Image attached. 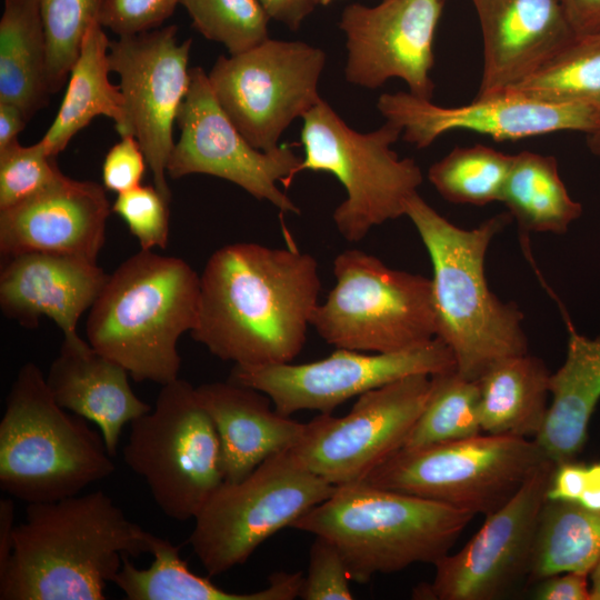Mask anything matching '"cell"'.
<instances>
[{"instance_id": "43", "label": "cell", "mask_w": 600, "mask_h": 600, "mask_svg": "<svg viewBox=\"0 0 600 600\" xmlns=\"http://www.w3.org/2000/svg\"><path fill=\"white\" fill-rule=\"evenodd\" d=\"M577 36L600 31V0H560Z\"/></svg>"}, {"instance_id": "27", "label": "cell", "mask_w": 600, "mask_h": 600, "mask_svg": "<svg viewBox=\"0 0 600 600\" xmlns=\"http://www.w3.org/2000/svg\"><path fill=\"white\" fill-rule=\"evenodd\" d=\"M551 373L529 353L494 362L477 381L483 433L536 438L548 413Z\"/></svg>"}, {"instance_id": "36", "label": "cell", "mask_w": 600, "mask_h": 600, "mask_svg": "<svg viewBox=\"0 0 600 600\" xmlns=\"http://www.w3.org/2000/svg\"><path fill=\"white\" fill-rule=\"evenodd\" d=\"M193 27L222 43L229 54L244 52L269 39V16L260 0H180Z\"/></svg>"}, {"instance_id": "48", "label": "cell", "mask_w": 600, "mask_h": 600, "mask_svg": "<svg viewBox=\"0 0 600 600\" xmlns=\"http://www.w3.org/2000/svg\"><path fill=\"white\" fill-rule=\"evenodd\" d=\"M590 574V600H600V558L589 572Z\"/></svg>"}, {"instance_id": "42", "label": "cell", "mask_w": 600, "mask_h": 600, "mask_svg": "<svg viewBox=\"0 0 600 600\" xmlns=\"http://www.w3.org/2000/svg\"><path fill=\"white\" fill-rule=\"evenodd\" d=\"M588 574L563 572L539 581L534 591L538 600H590Z\"/></svg>"}, {"instance_id": "22", "label": "cell", "mask_w": 600, "mask_h": 600, "mask_svg": "<svg viewBox=\"0 0 600 600\" xmlns=\"http://www.w3.org/2000/svg\"><path fill=\"white\" fill-rule=\"evenodd\" d=\"M7 259L0 274L3 314L27 328L47 317L66 340L79 338L78 321L92 307L109 274L97 261L66 254L24 252Z\"/></svg>"}, {"instance_id": "34", "label": "cell", "mask_w": 600, "mask_h": 600, "mask_svg": "<svg viewBox=\"0 0 600 600\" xmlns=\"http://www.w3.org/2000/svg\"><path fill=\"white\" fill-rule=\"evenodd\" d=\"M512 160L483 144L456 147L429 168L428 179L451 203L484 206L501 200Z\"/></svg>"}, {"instance_id": "31", "label": "cell", "mask_w": 600, "mask_h": 600, "mask_svg": "<svg viewBox=\"0 0 600 600\" xmlns=\"http://www.w3.org/2000/svg\"><path fill=\"white\" fill-rule=\"evenodd\" d=\"M600 558V511L546 500L537 529L528 583L563 572L589 574Z\"/></svg>"}, {"instance_id": "29", "label": "cell", "mask_w": 600, "mask_h": 600, "mask_svg": "<svg viewBox=\"0 0 600 600\" xmlns=\"http://www.w3.org/2000/svg\"><path fill=\"white\" fill-rule=\"evenodd\" d=\"M48 51L39 0H4L0 20V102L27 120L47 103Z\"/></svg>"}, {"instance_id": "14", "label": "cell", "mask_w": 600, "mask_h": 600, "mask_svg": "<svg viewBox=\"0 0 600 600\" xmlns=\"http://www.w3.org/2000/svg\"><path fill=\"white\" fill-rule=\"evenodd\" d=\"M457 369L439 339L387 353L337 348L329 357L294 364L237 366L230 381L267 394L273 408L290 417L302 410L331 413L347 400L412 374L433 376Z\"/></svg>"}, {"instance_id": "30", "label": "cell", "mask_w": 600, "mask_h": 600, "mask_svg": "<svg viewBox=\"0 0 600 600\" xmlns=\"http://www.w3.org/2000/svg\"><path fill=\"white\" fill-rule=\"evenodd\" d=\"M500 202L523 232L561 234L582 213L566 189L557 159L531 151L513 154Z\"/></svg>"}, {"instance_id": "35", "label": "cell", "mask_w": 600, "mask_h": 600, "mask_svg": "<svg viewBox=\"0 0 600 600\" xmlns=\"http://www.w3.org/2000/svg\"><path fill=\"white\" fill-rule=\"evenodd\" d=\"M48 51L50 94L69 78L89 28L99 22L104 0H39Z\"/></svg>"}, {"instance_id": "32", "label": "cell", "mask_w": 600, "mask_h": 600, "mask_svg": "<svg viewBox=\"0 0 600 600\" xmlns=\"http://www.w3.org/2000/svg\"><path fill=\"white\" fill-rule=\"evenodd\" d=\"M503 92L600 112V31L577 36L538 71Z\"/></svg>"}, {"instance_id": "6", "label": "cell", "mask_w": 600, "mask_h": 600, "mask_svg": "<svg viewBox=\"0 0 600 600\" xmlns=\"http://www.w3.org/2000/svg\"><path fill=\"white\" fill-rule=\"evenodd\" d=\"M111 457L100 431L60 407L41 369L24 363L0 421L1 490L27 503L77 496L114 472Z\"/></svg>"}, {"instance_id": "4", "label": "cell", "mask_w": 600, "mask_h": 600, "mask_svg": "<svg viewBox=\"0 0 600 600\" xmlns=\"http://www.w3.org/2000/svg\"><path fill=\"white\" fill-rule=\"evenodd\" d=\"M200 276L182 259L140 250L109 276L90 308L87 338L138 382L178 379L177 344L197 321Z\"/></svg>"}, {"instance_id": "37", "label": "cell", "mask_w": 600, "mask_h": 600, "mask_svg": "<svg viewBox=\"0 0 600 600\" xmlns=\"http://www.w3.org/2000/svg\"><path fill=\"white\" fill-rule=\"evenodd\" d=\"M62 176L40 140L27 147L14 141L0 150V210L43 191Z\"/></svg>"}, {"instance_id": "3", "label": "cell", "mask_w": 600, "mask_h": 600, "mask_svg": "<svg viewBox=\"0 0 600 600\" xmlns=\"http://www.w3.org/2000/svg\"><path fill=\"white\" fill-rule=\"evenodd\" d=\"M404 216L429 253L436 338L452 352L458 373L478 380L498 360L528 353L522 312L490 290L484 273L490 242L509 223L510 213L464 229L416 193L407 201Z\"/></svg>"}, {"instance_id": "26", "label": "cell", "mask_w": 600, "mask_h": 600, "mask_svg": "<svg viewBox=\"0 0 600 600\" xmlns=\"http://www.w3.org/2000/svg\"><path fill=\"white\" fill-rule=\"evenodd\" d=\"M148 568H137L129 557L114 583L129 600H293L299 597L302 572H276L269 584L253 592H230L209 578L193 573L168 539L152 534Z\"/></svg>"}, {"instance_id": "5", "label": "cell", "mask_w": 600, "mask_h": 600, "mask_svg": "<svg viewBox=\"0 0 600 600\" xmlns=\"http://www.w3.org/2000/svg\"><path fill=\"white\" fill-rule=\"evenodd\" d=\"M476 514L446 503L368 484L338 486L292 528L331 541L350 579L368 582L450 552Z\"/></svg>"}, {"instance_id": "40", "label": "cell", "mask_w": 600, "mask_h": 600, "mask_svg": "<svg viewBox=\"0 0 600 600\" xmlns=\"http://www.w3.org/2000/svg\"><path fill=\"white\" fill-rule=\"evenodd\" d=\"M180 0H104L99 23L112 32L132 36L157 29Z\"/></svg>"}, {"instance_id": "46", "label": "cell", "mask_w": 600, "mask_h": 600, "mask_svg": "<svg viewBox=\"0 0 600 600\" xmlns=\"http://www.w3.org/2000/svg\"><path fill=\"white\" fill-rule=\"evenodd\" d=\"M23 111L16 104L0 102V150L18 140L27 122Z\"/></svg>"}, {"instance_id": "25", "label": "cell", "mask_w": 600, "mask_h": 600, "mask_svg": "<svg viewBox=\"0 0 600 600\" xmlns=\"http://www.w3.org/2000/svg\"><path fill=\"white\" fill-rule=\"evenodd\" d=\"M567 330V356L550 377L551 403L544 424L534 438L556 464L574 460L588 436L591 416L600 400V336L580 334L562 310Z\"/></svg>"}, {"instance_id": "8", "label": "cell", "mask_w": 600, "mask_h": 600, "mask_svg": "<svg viewBox=\"0 0 600 600\" xmlns=\"http://www.w3.org/2000/svg\"><path fill=\"white\" fill-rule=\"evenodd\" d=\"M336 284L319 303L311 327L327 343L387 353L436 338L431 279L392 269L358 249L333 260Z\"/></svg>"}, {"instance_id": "45", "label": "cell", "mask_w": 600, "mask_h": 600, "mask_svg": "<svg viewBox=\"0 0 600 600\" xmlns=\"http://www.w3.org/2000/svg\"><path fill=\"white\" fill-rule=\"evenodd\" d=\"M14 503L9 498L0 500V572L7 567L13 550Z\"/></svg>"}, {"instance_id": "17", "label": "cell", "mask_w": 600, "mask_h": 600, "mask_svg": "<svg viewBox=\"0 0 600 600\" xmlns=\"http://www.w3.org/2000/svg\"><path fill=\"white\" fill-rule=\"evenodd\" d=\"M171 24L110 41V70L119 76L127 128L140 143L153 186L169 201L167 167L174 147L173 126L190 86L192 40L178 42ZM123 136V137H124Z\"/></svg>"}, {"instance_id": "28", "label": "cell", "mask_w": 600, "mask_h": 600, "mask_svg": "<svg viewBox=\"0 0 600 600\" xmlns=\"http://www.w3.org/2000/svg\"><path fill=\"white\" fill-rule=\"evenodd\" d=\"M109 46L103 27L93 23L84 39L68 81V88L52 124L41 138L51 157H57L93 118L112 119L120 137L126 134L124 100L119 86L109 80Z\"/></svg>"}, {"instance_id": "39", "label": "cell", "mask_w": 600, "mask_h": 600, "mask_svg": "<svg viewBox=\"0 0 600 600\" xmlns=\"http://www.w3.org/2000/svg\"><path fill=\"white\" fill-rule=\"evenodd\" d=\"M350 581L339 549L328 539L316 536L299 597L303 600H351Z\"/></svg>"}, {"instance_id": "2", "label": "cell", "mask_w": 600, "mask_h": 600, "mask_svg": "<svg viewBox=\"0 0 600 600\" xmlns=\"http://www.w3.org/2000/svg\"><path fill=\"white\" fill-rule=\"evenodd\" d=\"M151 538L101 490L28 503L0 599L103 600L123 558L150 553Z\"/></svg>"}, {"instance_id": "18", "label": "cell", "mask_w": 600, "mask_h": 600, "mask_svg": "<svg viewBox=\"0 0 600 600\" xmlns=\"http://www.w3.org/2000/svg\"><path fill=\"white\" fill-rule=\"evenodd\" d=\"M446 0H382L347 6L339 21L346 36V80L376 89L400 78L409 92L431 100L433 41Z\"/></svg>"}, {"instance_id": "21", "label": "cell", "mask_w": 600, "mask_h": 600, "mask_svg": "<svg viewBox=\"0 0 600 600\" xmlns=\"http://www.w3.org/2000/svg\"><path fill=\"white\" fill-rule=\"evenodd\" d=\"M483 39V70L476 98L522 82L576 37L560 0H471Z\"/></svg>"}, {"instance_id": "1", "label": "cell", "mask_w": 600, "mask_h": 600, "mask_svg": "<svg viewBox=\"0 0 600 600\" xmlns=\"http://www.w3.org/2000/svg\"><path fill=\"white\" fill-rule=\"evenodd\" d=\"M317 260L254 242L216 250L200 276L191 337L237 366L289 363L301 352L319 304Z\"/></svg>"}, {"instance_id": "16", "label": "cell", "mask_w": 600, "mask_h": 600, "mask_svg": "<svg viewBox=\"0 0 600 600\" xmlns=\"http://www.w3.org/2000/svg\"><path fill=\"white\" fill-rule=\"evenodd\" d=\"M554 468L553 461L544 460L502 507L486 516L461 550L433 564V580L418 586L413 598L496 600L527 578Z\"/></svg>"}, {"instance_id": "23", "label": "cell", "mask_w": 600, "mask_h": 600, "mask_svg": "<svg viewBox=\"0 0 600 600\" xmlns=\"http://www.w3.org/2000/svg\"><path fill=\"white\" fill-rule=\"evenodd\" d=\"M129 377L122 366L79 337L63 339L46 381L60 407L98 427L114 457L124 426L152 408L133 392Z\"/></svg>"}, {"instance_id": "24", "label": "cell", "mask_w": 600, "mask_h": 600, "mask_svg": "<svg viewBox=\"0 0 600 600\" xmlns=\"http://www.w3.org/2000/svg\"><path fill=\"white\" fill-rule=\"evenodd\" d=\"M217 430L224 481L246 478L263 461L293 448L303 434L300 423L271 408L270 398L232 381L196 388Z\"/></svg>"}, {"instance_id": "9", "label": "cell", "mask_w": 600, "mask_h": 600, "mask_svg": "<svg viewBox=\"0 0 600 600\" xmlns=\"http://www.w3.org/2000/svg\"><path fill=\"white\" fill-rule=\"evenodd\" d=\"M122 454L172 520L194 519L224 482L214 424L197 389L180 378L161 386L154 407L130 423Z\"/></svg>"}, {"instance_id": "10", "label": "cell", "mask_w": 600, "mask_h": 600, "mask_svg": "<svg viewBox=\"0 0 600 600\" xmlns=\"http://www.w3.org/2000/svg\"><path fill=\"white\" fill-rule=\"evenodd\" d=\"M336 486L302 466L290 450L246 478L224 481L197 514L189 543L209 577L244 563L267 539L327 500Z\"/></svg>"}, {"instance_id": "33", "label": "cell", "mask_w": 600, "mask_h": 600, "mask_svg": "<svg viewBox=\"0 0 600 600\" xmlns=\"http://www.w3.org/2000/svg\"><path fill=\"white\" fill-rule=\"evenodd\" d=\"M480 433L483 432L478 381L466 379L453 369L431 376L429 398L402 448H420Z\"/></svg>"}, {"instance_id": "15", "label": "cell", "mask_w": 600, "mask_h": 600, "mask_svg": "<svg viewBox=\"0 0 600 600\" xmlns=\"http://www.w3.org/2000/svg\"><path fill=\"white\" fill-rule=\"evenodd\" d=\"M177 123L180 136L167 167L171 178L196 173L218 177L281 212L300 213L277 182L289 188L301 159L288 144L270 152L256 149L219 104L201 67L190 69V86Z\"/></svg>"}, {"instance_id": "11", "label": "cell", "mask_w": 600, "mask_h": 600, "mask_svg": "<svg viewBox=\"0 0 600 600\" xmlns=\"http://www.w3.org/2000/svg\"><path fill=\"white\" fill-rule=\"evenodd\" d=\"M547 459L534 439L480 433L402 448L362 481L489 516Z\"/></svg>"}, {"instance_id": "47", "label": "cell", "mask_w": 600, "mask_h": 600, "mask_svg": "<svg viewBox=\"0 0 600 600\" xmlns=\"http://www.w3.org/2000/svg\"><path fill=\"white\" fill-rule=\"evenodd\" d=\"M578 504L600 511V461L587 464Z\"/></svg>"}, {"instance_id": "7", "label": "cell", "mask_w": 600, "mask_h": 600, "mask_svg": "<svg viewBox=\"0 0 600 600\" xmlns=\"http://www.w3.org/2000/svg\"><path fill=\"white\" fill-rule=\"evenodd\" d=\"M302 119L304 157L292 181L303 170L326 171L340 181L347 197L332 219L343 239L359 242L373 227L404 216L423 176L413 159H401L392 150L402 134L398 124L386 121L373 131L358 132L323 99Z\"/></svg>"}, {"instance_id": "20", "label": "cell", "mask_w": 600, "mask_h": 600, "mask_svg": "<svg viewBox=\"0 0 600 600\" xmlns=\"http://www.w3.org/2000/svg\"><path fill=\"white\" fill-rule=\"evenodd\" d=\"M111 210L102 186L63 174L43 191L0 210L1 254L48 252L97 261Z\"/></svg>"}, {"instance_id": "49", "label": "cell", "mask_w": 600, "mask_h": 600, "mask_svg": "<svg viewBox=\"0 0 600 600\" xmlns=\"http://www.w3.org/2000/svg\"><path fill=\"white\" fill-rule=\"evenodd\" d=\"M587 146L594 156L600 158V128L587 133Z\"/></svg>"}, {"instance_id": "38", "label": "cell", "mask_w": 600, "mask_h": 600, "mask_svg": "<svg viewBox=\"0 0 600 600\" xmlns=\"http://www.w3.org/2000/svg\"><path fill=\"white\" fill-rule=\"evenodd\" d=\"M169 200L154 186H138L118 193L116 212L138 240L141 250L166 249L169 239Z\"/></svg>"}, {"instance_id": "19", "label": "cell", "mask_w": 600, "mask_h": 600, "mask_svg": "<svg viewBox=\"0 0 600 600\" xmlns=\"http://www.w3.org/2000/svg\"><path fill=\"white\" fill-rule=\"evenodd\" d=\"M377 107L387 121L402 129V138L419 149L453 130L507 141L558 131L590 133L600 128V112L590 107L547 102L508 92L448 108L399 91L381 94Z\"/></svg>"}, {"instance_id": "50", "label": "cell", "mask_w": 600, "mask_h": 600, "mask_svg": "<svg viewBox=\"0 0 600 600\" xmlns=\"http://www.w3.org/2000/svg\"><path fill=\"white\" fill-rule=\"evenodd\" d=\"M314 4H322V6H327L329 3H331L332 1L334 0H311Z\"/></svg>"}, {"instance_id": "44", "label": "cell", "mask_w": 600, "mask_h": 600, "mask_svg": "<svg viewBox=\"0 0 600 600\" xmlns=\"http://www.w3.org/2000/svg\"><path fill=\"white\" fill-rule=\"evenodd\" d=\"M260 2L270 19L286 24L292 31L300 28L316 6L311 0H260Z\"/></svg>"}, {"instance_id": "41", "label": "cell", "mask_w": 600, "mask_h": 600, "mask_svg": "<svg viewBox=\"0 0 600 600\" xmlns=\"http://www.w3.org/2000/svg\"><path fill=\"white\" fill-rule=\"evenodd\" d=\"M146 167L148 163L138 140L133 136L121 137L104 157L103 187L117 193L131 190L140 186Z\"/></svg>"}, {"instance_id": "12", "label": "cell", "mask_w": 600, "mask_h": 600, "mask_svg": "<svg viewBox=\"0 0 600 600\" xmlns=\"http://www.w3.org/2000/svg\"><path fill=\"white\" fill-rule=\"evenodd\" d=\"M327 57L302 41L267 39L244 52L220 56L208 73L219 104L258 150H276L290 123L322 98Z\"/></svg>"}, {"instance_id": "13", "label": "cell", "mask_w": 600, "mask_h": 600, "mask_svg": "<svg viewBox=\"0 0 600 600\" xmlns=\"http://www.w3.org/2000/svg\"><path fill=\"white\" fill-rule=\"evenodd\" d=\"M431 390V376L412 374L358 397L349 413H320L290 449L308 470L338 487L360 482L400 450Z\"/></svg>"}]
</instances>
